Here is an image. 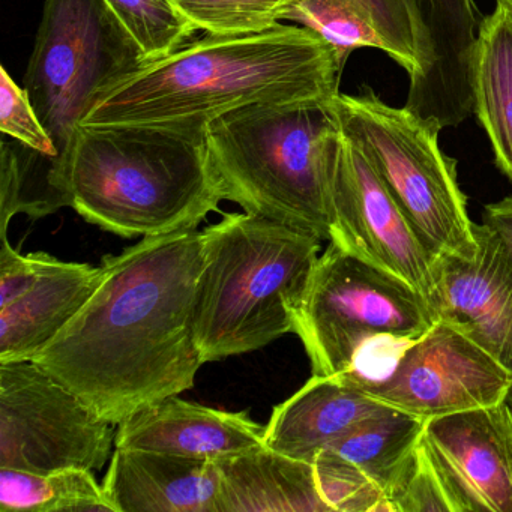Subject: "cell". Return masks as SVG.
Listing matches in <instances>:
<instances>
[{"label":"cell","mask_w":512,"mask_h":512,"mask_svg":"<svg viewBox=\"0 0 512 512\" xmlns=\"http://www.w3.org/2000/svg\"><path fill=\"white\" fill-rule=\"evenodd\" d=\"M85 307L32 361L112 424L193 388L202 232L149 236L104 256Z\"/></svg>","instance_id":"cell-1"},{"label":"cell","mask_w":512,"mask_h":512,"mask_svg":"<svg viewBox=\"0 0 512 512\" xmlns=\"http://www.w3.org/2000/svg\"><path fill=\"white\" fill-rule=\"evenodd\" d=\"M343 67L332 46L304 26L206 35L101 92L82 125L206 128L251 104L331 101Z\"/></svg>","instance_id":"cell-2"},{"label":"cell","mask_w":512,"mask_h":512,"mask_svg":"<svg viewBox=\"0 0 512 512\" xmlns=\"http://www.w3.org/2000/svg\"><path fill=\"white\" fill-rule=\"evenodd\" d=\"M68 185L80 217L125 239L197 229L226 200L203 127L80 125Z\"/></svg>","instance_id":"cell-3"},{"label":"cell","mask_w":512,"mask_h":512,"mask_svg":"<svg viewBox=\"0 0 512 512\" xmlns=\"http://www.w3.org/2000/svg\"><path fill=\"white\" fill-rule=\"evenodd\" d=\"M202 242L196 340L205 364L293 332L322 239L245 212L206 227Z\"/></svg>","instance_id":"cell-4"},{"label":"cell","mask_w":512,"mask_h":512,"mask_svg":"<svg viewBox=\"0 0 512 512\" xmlns=\"http://www.w3.org/2000/svg\"><path fill=\"white\" fill-rule=\"evenodd\" d=\"M331 101L251 104L214 119L206 137L226 200L331 241V161L340 136Z\"/></svg>","instance_id":"cell-5"},{"label":"cell","mask_w":512,"mask_h":512,"mask_svg":"<svg viewBox=\"0 0 512 512\" xmlns=\"http://www.w3.org/2000/svg\"><path fill=\"white\" fill-rule=\"evenodd\" d=\"M331 107L341 134L367 158L434 259L472 256L475 223L458 185L457 161L440 149V125L406 106H388L370 88L337 94Z\"/></svg>","instance_id":"cell-6"},{"label":"cell","mask_w":512,"mask_h":512,"mask_svg":"<svg viewBox=\"0 0 512 512\" xmlns=\"http://www.w3.org/2000/svg\"><path fill=\"white\" fill-rule=\"evenodd\" d=\"M145 62L104 0H46L23 83L67 176L77 130L98 95Z\"/></svg>","instance_id":"cell-7"},{"label":"cell","mask_w":512,"mask_h":512,"mask_svg":"<svg viewBox=\"0 0 512 512\" xmlns=\"http://www.w3.org/2000/svg\"><path fill=\"white\" fill-rule=\"evenodd\" d=\"M436 322L421 293L329 242L296 310L293 334L313 374L338 376L370 341H415Z\"/></svg>","instance_id":"cell-8"},{"label":"cell","mask_w":512,"mask_h":512,"mask_svg":"<svg viewBox=\"0 0 512 512\" xmlns=\"http://www.w3.org/2000/svg\"><path fill=\"white\" fill-rule=\"evenodd\" d=\"M113 425L34 361L0 364V467L101 470Z\"/></svg>","instance_id":"cell-9"},{"label":"cell","mask_w":512,"mask_h":512,"mask_svg":"<svg viewBox=\"0 0 512 512\" xmlns=\"http://www.w3.org/2000/svg\"><path fill=\"white\" fill-rule=\"evenodd\" d=\"M340 377L373 400L424 421L503 403L512 388L508 368L440 320L404 347L385 376Z\"/></svg>","instance_id":"cell-10"},{"label":"cell","mask_w":512,"mask_h":512,"mask_svg":"<svg viewBox=\"0 0 512 512\" xmlns=\"http://www.w3.org/2000/svg\"><path fill=\"white\" fill-rule=\"evenodd\" d=\"M331 244L406 283L431 305L436 259L362 152L341 134L331 161Z\"/></svg>","instance_id":"cell-11"},{"label":"cell","mask_w":512,"mask_h":512,"mask_svg":"<svg viewBox=\"0 0 512 512\" xmlns=\"http://www.w3.org/2000/svg\"><path fill=\"white\" fill-rule=\"evenodd\" d=\"M421 445L454 512H512V410L505 401L430 419Z\"/></svg>","instance_id":"cell-12"},{"label":"cell","mask_w":512,"mask_h":512,"mask_svg":"<svg viewBox=\"0 0 512 512\" xmlns=\"http://www.w3.org/2000/svg\"><path fill=\"white\" fill-rule=\"evenodd\" d=\"M475 236L472 256L436 260L431 308L512 373V250L488 224H475Z\"/></svg>","instance_id":"cell-13"},{"label":"cell","mask_w":512,"mask_h":512,"mask_svg":"<svg viewBox=\"0 0 512 512\" xmlns=\"http://www.w3.org/2000/svg\"><path fill=\"white\" fill-rule=\"evenodd\" d=\"M415 32L418 71L410 77L407 109L440 128L473 112L472 67L476 10L473 0H404Z\"/></svg>","instance_id":"cell-14"},{"label":"cell","mask_w":512,"mask_h":512,"mask_svg":"<svg viewBox=\"0 0 512 512\" xmlns=\"http://www.w3.org/2000/svg\"><path fill=\"white\" fill-rule=\"evenodd\" d=\"M265 446V425L248 413L164 398L119 422L115 448L218 460Z\"/></svg>","instance_id":"cell-15"},{"label":"cell","mask_w":512,"mask_h":512,"mask_svg":"<svg viewBox=\"0 0 512 512\" xmlns=\"http://www.w3.org/2000/svg\"><path fill=\"white\" fill-rule=\"evenodd\" d=\"M103 487L116 512H218L215 460L116 448Z\"/></svg>","instance_id":"cell-16"},{"label":"cell","mask_w":512,"mask_h":512,"mask_svg":"<svg viewBox=\"0 0 512 512\" xmlns=\"http://www.w3.org/2000/svg\"><path fill=\"white\" fill-rule=\"evenodd\" d=\"M101 278V265L64 262L38 251L34 283L0 307V364L32 361L85 307Z\"/></svg>","instance_id":"cell-17"},{"label":"cell","mask_w":512,"mask_h":512,"mask_svg":"<svg viewBox=\"0 0 512 512\" xmlns=\"http://www.w3.org/2000/svg\"><path fill=\"white\" fill-rule=\"evenodd\" d=\"M389 409L340 376H316L272 410L265 446L313 463L365 419Z\"/></svg>","instance_id":"cell-18"},{"label":"cell","mask_w":512,"mask_h":512,"mask_svg":"<svg viewBox=\"0 0 512 512\" xmlns=\"http://www.w3.org/2000/svg\"><path fill=\"white\" fill-rule=\"evenodd\" d=\"M218 512H331L313 463L263 446L215 460Z\"/></svg>","instance_id":"cell-19"},{"label":"cell","mask_w":512,"mask_h":512,"mask_svg":"<svg viewBox=\"0 0 512 512\" xmlns=\"http://www.w3.org/2000/svg\"><path fill=\"white\" fill-rule=\"evenodd\" d=\"M472 92L497 167L512 181V13L500 5L478 26Z\"/></svg>","instance_id":"cell-20"},{"label":"cell","mask_w":512,"mask_h":512,"mask_svg":"<svg viewBox=\"0 0 512 512\" xmlns=\"http://www.w3.org/2000/svg\"><path fill=\"white\" fill-rule=\"evenodd\" d=\"M0 239L16 215L40 220L71 208L70 185L55 158L2 140L0 152Z\"/></svg>","instance_id":"cell-21"},{"label":"cell","mask_w":512,"mask_h":512,"mask_svg":"<svg viewBox=\"0 0 512 512\" xmlns=\"http://www.w3.org/2000/svg\"><path fill=\"white\" fill-rule=\"evenodd\" d=\"M425 422L389 407L385 412L365 419L328 449L361 469L382 490L386 499L418 448Z\"/></svg>","instance_id":"cell-22"},{"label":"cell","mask_w":512,"mask_h":512,"mask_svg":"<svg viewBox=\"0 0 512 512\" xmlns=\"http://www.w3.org/2000/svg\"><path fill=\"white\" fill-rule=\"evenodd\" d=\"M92 472L83 467L44 473L0 467V511L116 512Z\"/></svg>","instance_id":"cell-23"},{"label":"cell","mask_w":512,"mask_h":512,"mask_svg":"<svg viewBox=\"0 0 512 512\" xmlns=\"http://www.w3.org/2000/svg\"><path fill=\"white\" fill-rule=\"evenodd\" d=\"M286 20L316 32L346 64L353 50L386 52L373 20L350 0H292Z\"/></svg>","instance_id":"cell-24"},{"label":"cell","mask_w":512,"mask_h":512,"mask_svg":"<svg viewBox=\"0 0 512 512\" xmlns=\"http://www.w3.org/2000/svg\"><path fill=\"white\" fill-rule=\"evenodd\" d=\"M206 35L259 34L286 20L292 0H170Z\"/></svg>","instance_id":"cell-25"},{"label":"cell","mask_w":512,"mask_h":512,"mask_svg":"<svg viewBox=\"0 0 512 512\" xmlns=\"http://www.w3.org/2000/svg\"><path fill=\"white\" fill-rule=\"evenodd\" d=\"M145 55L146 62L190 43L196 28L170 0H104Z\"/></svg>","instance_id":"cell-26"},{"label":"cell","mask_w":512,"mask_h":512,"mask_svg":"<svg viewBox=\"0 0 512 512\" xmlns=\"http://www.w3.org/2000/svg\"><path fill=\"white\" fill-rule=\"evenodd\" d=\"M320 493L331 512H385L386 499L379 487L346 458L331 449L313 461Z\"/></svg>","instance_id":"cell-27"},{"label":"cell","mask_w":512,"mask_h":512,"mask_svg":"<svg viewBox=\"0 0 512 512\" xmlns=\"http://www.w3.org/2000/svg\"><path fill=\"white\" fill-rule=\"evenodd\" d=\"M431 511L454 512V508L419 440L418 448L386 497V512Z\"/></svg>","instance_id":"cell-28"},{"label":"cell","mask_w":512,"mask_h":512,"mask_svg":"<svg viewBox=\"0 0 512 512\" xmlns=\"http://www.w3.org/2000/svg\"><path fill=\"white\" fill-rule=\"evenodd\" d=\"M0 131L26 148L55 158L64 172L59 164L55 142L38 118L28 91L14 82L5 67L0 68ZM64 175L67 176V173L64 172Z\"/></svg>","instance_id":"cell-29"},{"label":"cell","mask_w":512,"mask_h":512,"mask_svg":"<svg viewBox=\"0 0 512 512\" xmlns=\"http://www.w3.org/2000/svg\"><path fill=\"white\" fill-rule=\"evenodd\" d=\"M361 8L376 26L386 47V55L391 56L406 70L409 77L418 71L415 32L409 10L404 0H350Z\"/></svg>","instance_id":"cell-30"},{"label":"cell","mask_w":512,"mask_h":512,"mask_svg":"<svg viewBox=\"0 0 512 512\" xmlns=\"http://www.w3.org/2000/svg\"><path fill=\"white\" fill-rule=\"evenodd\" d=\"M38 253L20 254L8 238L0 239V307L16 301L34 283Z\"/></svg>","instance_id":"cell-31"},{"label":"cell","mask_w":512,"mask_h":512,"mask_svg":"<svg viewBox=\"0 0 512 512\" xmlns=\"http://www.w3.org/2000/svg\"><path fill=\"white\" fill-rule=\"evenodd\" d=\"M482 223L488 224L496 232H499L512 250V196L485 206L484 212H482ZM505 403L512 410V388Z\"/></svg>","instance_id":"cell-32"},{"label":"cell","mask_w":512,"mask_h":512,"mask_svg":"<svg viewBox=\"0 0 512 512\" xmlns=\"http://www.w3.org/2000/svg\"><path fill=\"white\" fill-rule=\"evenodd\" d=\"M497 5L506 8V10L511 11L512 13V0H497Z\"/></svg>","instance_id":"cell-33"}]
</instances>
